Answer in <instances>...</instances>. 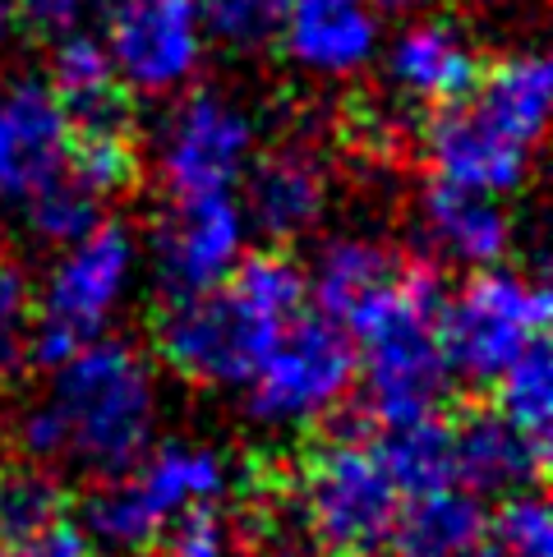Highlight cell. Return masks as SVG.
<instances>
[{
    "label": "cell",
    "mask_w": 553,
    "mask_h": 557,
    "mask_svg": "<svg viewBox=\"0 0 553 557\" xmlns=\"http://www.w3.org/2000/svg\"><path fill=\"white\" fill-rule=\"evenodd\" d=\"M47 396L14 420V451L42 466H70L93 480L134 470L152 437V373L130 342H84L51 369Z\"/></svg>",
    "instance_id": "obj_1"
},
{
    "label": "cell",
    "mask_w": 553,
    "mask_h": 557,
    "mask_svg": "<svg viewBox=\"0 0 553 557\" xmlns=\"http://www.w3.org/2000/svg\"><path fill=\"white\" fill-rule=\"evenodd\" d=\"M379 420L351 396L295 443L286 456V484L314 548L373 557L402 511V488L379 456Z\"/></svg>",
    "instance_id": "obj_2"
},
{
    "label": "cell",
    "mask_w": 553,
    "mask_h": 557,
    "mask_svg": "<svg viewBox=\"0 0 553 557\" xmlns=\"http://www.w3.org/2000/svg\"><path fill=\"white\" fill-rule=\"evenodd\" d=\"M443 300V272L429 258H406L397 282L346 318L355 360L365 364V406L379 424L447 406L452 369L439 336Z\"/></svg>",
    "instance_id": "obj_3"
},
{
    "label": "cell",
    "mask_w": 553,
    "mask_h": 557,
    "mask_svg": "<svg viewBox=\"0 0 553 557\" xmlns=\"http://www.w3.org/2000/svg\"><path fill=\"white\" fill-rule=\"evenodd\" d=\"M152 350L175 377L194 387H245L282 327L241 300L226 282L185 300H157Z\"/></svg>",
    "instance_id": "obj_4"
},
{
    "label": "cell",
    "mask_w": 553,
    "mask_h": 557,
    "mask_svg": "<svg viewBox=\"0 0 553 557\" xmlns=\"http://www.w3.org/2000/svg\"><path fill=\"white\" fill-rule=\"evenodd\" d=\"M134 272V235L125 222H97L88 235H78L61 268L51 272L42 305L33 300L28 327V364L56 369L70 355L93 342L111 309L121 305Z\"/></svg>",
    "instance_id": "obj_5"
},
{
    "label": "cell",
    "mask_w": 553,
    "mask_h": 557,
    "mask_svg": "<svg viewBox=\"0 0 553 557\" xmlns=\"http://www.w3.org/2000/svg\"><path fill=\"white\" fill-rule=\"evenodd\" d=\"M549 286L526 282L517 272L484 263L462 286L457 300H443L439 336L452 377H466L476 392H489L530 336L549 327Z\"/></svg>",
    "instance_id": "obj_6"
},
{
    "label": "cell",
    "mask_w": 553,
    "mask_h": 557,
    "mask_svg": "<svg viewBox=\"0 0 553 557\" xmlns=\"http://www.w3.org/2000/svg\"><path fill=\"white\" fill-rule=\"evenodd\" d=\"M222 488L226 470L208 447L167 443L152 461L144 456L115 480H97V493L84 503V530L102 548L144 557L171 511L199 503V497H217Z\"/></svg>",
    "instance_id": "obj_7"
},
{
    "label": "cell",
    "mask_w": 553,
    "mask_h": 557,
    "mask_svg": "<svg viewBox=\"0 0 553 557\" xmlns=\"http://www.w3.org/2000/svg\"><path fill=\"white\" fill-rule=\"evenodd\" d=\"M355 342L328 313H300L249 377V414L259 424H314L337 410L355 387Z\"/></svg>",
    "instance_id": "obj_8"
},
{
    "label": "cell",
    "mask_w": 553,
    "mask_h": 557,
    "mask_svg": "<svg viewBox=\"0 0 553 557\" xmlns=\"http://www.w3.org/2000/svg\"><path fill=\"white\" fill-rule=\"evenodd\" d=\"M102 47L130 92L162 97L199 74L208 28L194 0H107Z\"/></svg>",
    "instance_id": "obj_9"
},
{
    "label": "cell",
    "mask_w": 553,
    "mask_h": 557,
    "mask_svg": "<svg viewBox=\"0 0 553 557\" xmlns=\"http://www.w3.org/2000/svg\"><path fill=\"white\" fill-rule=\"evenodd\" d=\"M254 157V121L222 92H189L162 125L157 166L171 198L231 194Z\"/></svg>",
    "instance_id": "obj_10"
},
{
    "label": "cell",
    "mask_w": 553,
    "mask_h": 557,
    "mask_svg": "<svg viewBox=\"0 0 553 557\" xmlns=\"http://www.w3.org/2000/svg\"><path fill=\"white\" fill-rule=\"evenodd\" d=\"M245 216L231 194H199V198H171V208L157 216L152 258H157V286L162 300H185L222 286L245 240Z\"/></svg>",
    "instance_id": "obj_11"
},
{
    "label": "cell",
    "mask_w": 553,
    "mask_h": 557,
    "mask_svg": "<svg viewBox=\"0 0 553 557\" xmlns=\"http://www.w3.org/2000/svg\"><path fill=\"white\" fill-rule=\"evenodd\" d=\"M452 461H457V484L476 497H512L540 488L549 474V443L526 433L507 414L480 396V401H452Z\"/></svg>",
    "instance_id": "obj_12"
},
{
    "label": "cell",
    "mask_w": 553,
    "mask_h": 557,
    "mask_svg": "<svg viewBox=\"0 0 553 557\" xmlns=\"http://www.w3.org/2000/svg\"><path fill=\"white\" fill-rule=\"evenodd\" d=\"M70 121L47 78H0V198L24 203L65 171Z\"/></svg>",
    "instance_id": "obj_13"
},
{
    "label": "cell",
    "mask_w": 553,
    "mask_h": 557,
    "mask_svg": "<svg viewBox=\"0 0 553 557\" xmlns=\"http://www.w3.org/2000/svg\"><path fill=\"white\" fill-rule=\"evenodd\" d=\"M530 152L536 148H526L503 125H493L470 97L447 102V107H429L425 157L433 175H443L452 185H470L484 194L521 189L530 171Z\"/></svg>",
    "instance_id": "obj_14"
},
{
    "label": "cell",
    "mask_w": 553,
    "mask_h": 557,
    "mask_svg": "<svg viewBox=\"0 0 553 557\" xmlns=\"http://www.w3.org/2000/svg\"><path fill=\"white\" fill-rule=\"evenodd\" d=\"M276 37L300 70L346 78L379 55L383 24L373 0H286Z\"/></svg>",
    "instance_id": "obj_15"
},
{
    "label": "cell",
    "mask_w": 553,
    "mask_h": 557,
    "mask_svg": "<svg viewBox=\"0 0 553 557\" xmlns=\"http://www.w3.org/2000/svg\"><path fill=\"white\" fill-rule=\"evenodd\" d=\"M484 74V55L452 18H415L388 47V78L410 102L447 107L470 97Z\"/></svg>",
    "instance_id": "obj_16"
},
{
    "label": "cell",
    "mask_w": 553,
    "mask_h": 557,
    "mask_svg": "<svg viewBox=\"0 0 553 557\" xmlns=\"http://www.w3.org/2000/svg\"><path fill=\"white\" fill-rule=\"evenodd\" d=\"M249 181V216L268 235V245H291L319 226L328 208V171L305 148H272L254 166Z\"/></svg>",
    "instance_id": "obj_17"
},
{
    "label": "cell",
    "mask_w": 553,
    "mask_h": 557,
    "mask_svg": "<svg viewBox=\"0 0 553 557\" xmlns=\"http://www.w3.org/2000/svg\"><path fill=\"white\" fill-rule=\"evenodd\" d=\"M47 84L65 107L70 129H134V97L115 74L102 37L88 28L56 37Z\"/></svg>",
    "instance_id": "obj_18"
},
{
    "label": "cell",
    "mask_w": 553,
    "mask_h": 557,
    "mask_svg": "<svg viewBox=\"0 0 553 557\" xmlns=\"http://www.w3.org/2000/svg\"><path fill=\"white\" fill-rule=\"evenodd\" d=\"M480 540H489L484 497L447 484L410 497V507L397 511V525H392L383 548L392 557H457Z\"/></svg>",
    "instance_id": "obj_19"
},
{
    "label": "cell",
    "mask_w": 553,
    "mask_h": 557,
    "mask_svg": "<svg viewBox=\"0 0 553 557\" xmlns=\"http://www.w3.org/2000/svg\"><path fill=\"white\" fill-rule=\"evenodd\" d=\"M549 92H553V65L540 51H512L503 61L484 65L480 84L470 88L476 102L493 125H503L512 138L536 148L549 125Z\"/></svg>",
    "instance_id": "obj_20"
},
{
    "label": "cell",
    "mask_w": 553,
    "mask_h": 557,
    "mask_svg": "<svg viewBox=\"0 0 553 557\" xmlns=\"http://www.w3.org/2000/svg\"><path fill=\"white\" fill-rule=\"evenodd\" d=\"M425 222L439 235V245L462 263L484 268L507 253V216L484 189L452 185L443 175H433L425 189Z\"/></svg>",
    "instance_id": "obj_21"
},
{
    "label": "cell",
    "mask_w": 553,
    "mask_h": 557,
    "mask_svg": "<svg viewBox=\"0 0 553 557\" xmlns=\"http://www.w3.org/2000/svg\"><path fill=\"white\" fill-rule=\"evenodd\" d=\"M447 406L429 410V414H410V420H397V424H379V433H373L379 456H383V466L392 474V484L402 488V497H420V493L457 484Z\"/></svg>",
    "instance_id": "obj_22"
},
{
    "label": "cell",
    "mask_w": 553,
    "mask_h": 557,
    "mask_svg": "<svg viewBox=\"0 0 553 557\" xmlns=\"http://www.w3.org/2000/svg\"><path fill=\"white\" fill-rule=\"evenodd\" d=\"M402 263L406 258L392 245H379V240L328 245L323 258H319V272H314V305H319V313L337 318V323L346 327V318L355 309L397 282Z\"/></svg>",
    "instance_id": "obj_23"
},
{
    "label": "cell",
    "mask_w": 553,
    "mask_h": 557,
    "mask_svg": "<svg viewBox=\"0 0 553 557\" xmlns=\"http://www.w3.org/2000/svg\"><path fill=\"white\" fill-rule=\"evenodd\" d=\"M61 516H74V493L61 470L28 461V456L0 461V548L33 540Z\"/></svg>",
    "instance_id": "obj_24"
},
{
    "label": "cell",
    "mask_w": 553,
    "mask_h": 557,
    "mask_svg": "<svg viewBox=\"0 0 553 557\" xmlns=\"http://www.w3.org/2000/svg\"><path fill=\"white\" fill-rule=\"evenodd\" d=\"M65 171L88 185L102 203L125 198L144 185V157H138V129H70Z\"/></svg>",
    "instance_id": "obj_25"
},
{
    "label": "cell",
    "mask_w": 553,
    "mask_h": 557,
    "mask_svg": "<svg viewBox=\"0 0 553 557\" xmlns=\"http://www.w3.org/2000/svg\"><path fill=\"white\" fill-rule=\"evenodd\" d=\"M489 401L499 406L517 429L536 433L549 443V424H553V369H549V342L544 332L530 336L521 355L512 360L489 387Z\"/></svg>",
    "instance_id": "obj_26"
},
{
    "label": "cell",
    "mask_w": 553,
    "mask_h": 557,
    "mask_svg": "<svg viewBox=\"0 0 553 557\" xmlns=\"http://www.w3.org/2000/svg\"><path fill=\"white\" fill-rule=\"evenodd\" d=\"M102 198H97L88 185H78L70 171H61L56 181H47L37 194L24 198L28 226L37 231V240L51 245H74L78 235H88L97 222H102Z\"/></svg>",
    "instance_id": "obj_27"
},
{
    "label": "cell",
    "mask_w": 553,
    "mask_h": 557,
    "mask_svg": "<svg viewBox=\"0 0 553 557\" xmlns=\"http://www.w3.org/2000/svg\"><path fill=\"white\" fill-rule=\"evenodd\" d=\"M28 327H33V286L19 258L0 253V392L28 364Z\"/></svg>",
    "instance_id": "obj_28"
},
{
    "label": "cell",
    "mask_w": 553,
    "mask_h": 557,
    "mask_svg": "<svg viewBox=\"0 0 553 557\" xmlns=\"http://www.w3.org/2000/svg\"><path fill=\"white\" fill-rule=\"evenodd\" d=\"M489 534L503 557H553V521L536 488L503 497L499 516H489Z\"/></svg>",
    "instance_id": "obj_29"
},
{
    "label": "cell",
    "mask_w": 553,
    "mask_h": 557,
    "mask_svg": "<svg viewBox=\"0 0 553 557\" xmlns=\"http://www.w3.org/2000/svg\"><path fill=\"white\" fill-rule=\"evenodd\" d=\"M194 5H199L208 37H217V42H226L235 51H249V47H263L276 33V18H282L286 0H194Z\"/></svg>",
    "instance_id": "obj_30"
},
{
    "label": "cell",
    "mask_w": 553,
    "mask_h": 557,
    "mask_svg": "<svg viewBox=\"0 0 553 557\" xmlns=\"http://www.w3.org/2000/svg\"><path fill=\"white\" fill-rule=\"evenodd\" d=\"M144 557H222V521H217L212 497L171 511Z\"/></svg>",
    "instance_id": "obj_31"
},
{
    "label": "cell",
    "mask_w": 553,
    "mask_h": 557,
    "mask_svg": "<svg viewBox=\"0 0 553 557\" xmlns=\"http://www.w3.org/2000/svg\"><path fill=\"white\" fill-rule=\"evenodd\" d=\"M10 14H19V24L33 28L37 37H65L88 28L97 14L107 10V0H5Z\"/></svg>",
    "instance_id": "obj_32"
},
{
    "label": "cell",
    "mask_w": 553,
    "mask_h": 557,
    "mask_svg": "<svg viewBox=\"0 0 553 557\" xmlns=\"http://www.w3.org/2000/svg\"><path fill=\"white\" fill-rule=\"evenodd\" d=\"M0 557H93V540H88V530L78 525L74 516H61L56 525L37 530L33 540L0 548Z\"/></svg>",
    "instance_id": "obj_33"
},
{
    "label": "cell",
    "mask_w": 553,
    "mask_h": 557,
    "mask_svg": "<svg viewBox=\"0 0 553 557\" xmlns=\"http://www.w3.org/2000/svg\"><path fill=\"white\" fill-rule=\"evenodd\" d=\"M379 10H392V14H410V10H425L433 0H373Z\"/></svg>",
    "instance_id": "obj_34"
},
{
    "label": "cell",
    "mask_w": 553,
    "mask_h": 557,
    "mask_svg": "<svg viewBox=\"0 0 553 557\" xmlns=\"http://www.w3.org/2000/svg\"><path fill=\"white\" fill-rule=\"evenodd\" d=\"M457 557H503V548H499V544H489V540H480V544H470V548L457 553Z\"/></svg>",
    "instance_id": "obj_35"
},
{
    "label": "cell",
    "mask_w": 553,
    "mask_h": 557,
    "mask_svg": "<svg viewBox=\"0 0 553 557\" xmlns=\"http://www.w3.org/2000/svg\"><path fill=\"white\" fill-rule=\"evenodd\" d=\"M5 37H10V5L0 0V51H5Z\"/></svg>",
    "instance_id": "obj_36"
},
{
    "label": "cell",
    "mask_w": 553,
    "mask_h": 557,
    "mask_svg": "<svg viewBox=\"0 0 553 557\" xmlns=\"http://www.w3.org/2000/svg\"><path fill=\"white\" fill-rule=\"evenodd\" d=\"M323 557H355V553H328V548H323Z\"/></svg>",
    "instance_id": "obj_37"
}]
</instances>
